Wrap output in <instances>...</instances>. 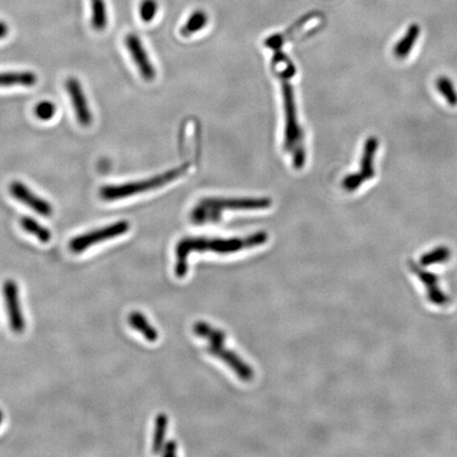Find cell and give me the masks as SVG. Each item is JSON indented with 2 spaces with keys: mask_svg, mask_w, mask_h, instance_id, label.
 Segmentation results:
<instances>
[{
  "mask_svg": "<svg viewBox=\"0 0 457 457\" xmlns=\"http://www.w3.org/2000/svg\"><path fill=\"white\" fill-rule=\"evenodd\" d=\"M272 60L274 72L282 82L280 88L285 116L284 149L292 156L294 168L301 170L306 163V149L304 132L299 122L296 95L292 84V79L296 74V67L280 49L275 50Z\"/></svg>",
  "mask_w": 457,
  "mask_h": 457,
  "instance_id": "1",
  "label": "cell"
},
{
  "mask_svg": "<svg viewBox=\"0 0 457 457\" xmlns=\"http://www.w3.org/2000/svg\"><path fill=\"white\" fill-rule=\"evenodd\" d=\"M268 234L265 231L257 232L244 238H182L176 246L175 275L182 278L186 275L189 270L188 259L192 252H211L219 254L238 252L244 249L254 248L266 244Z\"/></svg>",
  "mask_w": 457,
  "mask_h": 457,
  "instance_id": "2",
  "label": "cell"
},
{
  "mask_svg": "<svg viewBox=\"0 0 457 457\" xmlns=\"http://www.w3.org/2000/svg\"><path fill=\"white\" fill-rule=\"evenodd\" d=\"M272 200L268 197L261 198H222L209 197L201 199L191 212V220L194 224H203L220 221L224 210H265L271 207Z\"/></svg>",
  "mask_w": 457,
  "mask_h": 457,
  "instance_id": "3",
  "label": "cell"
},
{
  "mask_svg": "<svg viewBox=\"0 0 457 457\" xmlns=\"http://www.w3.org/2000/svg\"><path fill=\"white\" fill-rule=\"evenodd\" d=\"M195 334L201 338L207 339L209 341V346H207V353L216 358L224 361L228 367H231L232 371L236 374L240 380L244 382H250L254 377L253 369L243 361L236 353L226 350L224 346L226 342V334L222 330L217 329L213 326L209 325L205 322L198 321L193 326Z\"/></svg>",
  "mask_w": 457,
  "mask_h": 457,
  "instance_id": "4",
  "label": "cell"
},
{
  "mask_svg": "<svg viewBox=\"0 0 457 457\" xmlns=\"http://www.w3.org/2000/svg\"><path fill=\"white\" fill-rule=\"evenodd\" d=\"M190 164H184L179 168L166 170L164 173L154 176L149 179L139 182H128V184H116V186H105L100 190V197L105 201H116L120 199L128 198L141 193L157 190L170 182L179 179L188 172Z\"/></svg>",
  "mask_w": 457,
  "mask_h": 457,
  "instance_id": "5",
  "label": "cell"
},
{
  "mask_svg": "<svg viewBox=\"0 0 457 457\" xmlns=\"http://www.w3.org/2000/svg\"><path fill=\"white\" fill-rule=\"evenodd\" d=\"M130 226V222L126 221V220H120V221L114 222V224H108V226H103V228H97L95 231L76 236L74 240H70V250L74 253L83 252V251L87 250V249L99 244V243L106 242V240L123 236L126 232H128Z\"/></svg>",
  "mask_w": 457,
  "mask_h": 457,
  "instance_id": "6",
  "label": "cell"
},
{
  "mask_svg": "<svg viewBox=\"0 0 457 457\" xmlns=\"http://www.w3.org/2000/svg\"><path fill=\"white\" fill-rule=\"evenodd\" d=\"M4 298L11 329L15 334H22L25 330V320L20 308V290L13 280H6L4 284Z\"/></svg>",
  "mask_w": 457,
  "mask_h": 457,
  "instance_id": "7",
  "label": "cell"
},
{
  "mask_svg": "<svg viewBox=\"0 0 457 457\" xmlns=\"http://www.w3.org/2000/svg\"><path fill=\"white\" fill-rule=\"evenodd\" d=\"M125 46L132 55V61L136 64L141 76L147 82L155 80L156 69L149 60L146 50L143 47L142 41L138 35L130 33L125 37Z\"/></svg>",
  "mask_w": 457,
  "mask_h": 457,
  "instance_id": "8",
  "label": "cell"
},
{
  "mask_svg": "<svg viewBox=\"0 0 457 457\" xmlns=\"http://www.w3.org/2000/svg\"><path fill=\"white\" fill-rule=\"evenodd\" d=\"M10 192L14 198L24 203L27 207L36 212L39 215L49 217L53 213V207L49 201L37 196L26 184L20 182H13L10 184Z\"/></svg>",
  "mask_w": 457,
  "mask_h": 457,
  "instance_id": "9",
  "label": "cell"
},
{
  "mask_svg": "<svg viewBox=\"0 0 457 457\" xmlns=\"http://www.w3.org/2000/svg\"><path fill=\"white\" fill-rule=\"evenodd\" d=\"M66 89L71 100L74 112L79 123L83 126H89L93 122V114L89 108L86 95L83 90L80 81L76 78H69L66 81Z\"/></svg>",
  "mask_w": 457,
  "mask_h": 457,
  "instance_id": "10",
  "label": "cell"
},
{
  "mask_svg": "<svg viewBox=\"0 0 457 457\" xmlns=\"http://www.w3.org/2000/svg\"><path fill=\"white\" fill-rule=\"evenodd\" d=\"M410 267L412 271L421 278V282L425 284L430 302L433 303L436 306H444L450 302V299L440 289L438 278L435 274L421 269L417 264L413 263V261H410Z\"/></svg>",
  "mask_w": 457,
  "mask_h": 457,
  "instance_id": "11",
  "label": "cell"
},
{
  "mask_svg": "<svg viewBox=\"0 0 457 457\" xmlns=\"http://www.w3.org/2000/svg\"><path fill=\"white\" fill-rule=\"evenodd\" d=\"M378 146H379V141L376 137H369L365 141L360 161L361 174L364 176L365 180L375 178V157Z\"/></svg>",
  "mask_w": 457,
  "mask_h": 457,
  "instance_id": "12",
  "label": "cell"
},
{
  "mask_svg": "<svg viewBox=\"0 0 457 457\" xmlns=\"http://www.w3.org/2000/svg\"><path fill=\"white\" fill-rule=\"evenodd\" d=\"M37 83V76L32 71L0 72V87H32Z\"/></svg>",
  "mask_w": 457,
  "mask_h": 457,
  "instance_id": "13",
  "label": "cell"
},
{
  "mask_svg": "<svg viewBox=\"0 0 457 457\" xmlns=\"http://www.w3.org/2000/svg\"><path fill=\"white\" fill-rule=\"evenodd\" d=\"M419 34H421V28L418 25H411L404 36L395 45L394 55L397 59L404 60L409 56L418 39Z\"/></svg>",
  "mask_w": 457,
  "mask_h": 457,
  "instance_id": "14",
  "label": "cell"
},
{
  "mask_svg": "<svg viewBox=\"0 0 457 457\" xmlns=\"http://www.w3.org/2000/svg\"><path fill=\"white\" fill-rule=\"evenodd\" d=\"M130 326L137 332H140L149 342H156L158 340V332L154 326L149 324L146 317L140 311H132L128 317Z\"/></svg>",
  "mask_w": 457,
  "mask_h": 457,
  "instance_id": "15",
  "label": "cell"
},
{
  "mask_svg": "<svg viewBox=\"0 0 457 457\" xmlns=\"http://www.w3.org/2000/svg\"><path fill=\"white\" fill-rule=\"evenodd\" d=\"M91 26L95 31L105 30L108 24L105 0H90Z\"/></svg>",
  "mask_w": 457,
  "mask_h": 457,
  "instance_id": "16",
  "label": "cell"
},
{
  "mask_svg": "<svg viewBox=\"0 0 457 457\" xmlns=\"http://www.w3.org/2000/svg\"><path fill=\"white\" fill-rule=\"evenodd\" d=\"M20 226H22L25 231L28 232L31 236H35L39 242L49 243L50 240H51V232L33 218L24 216L20 219Z\"/></svg>",
  "mask_w": 457,
  "mask_h": 457,
  "instance_id": "17",
  "label": "cell"
},
{
  "mask_svg": "<svg viewBox=\"0 0 457 457\" xmlns=\"http://www.w3.org/2000/svg\"><path fill=\"white\" fill-rule=\"evenodd\" d=\"M207 24V15L205 12L201 11V10H197L194 13H192V15L189 18L188 22L184 25L180 33H182V36L189 37L191 35L195 34V33L200 31L201 29L205 28Z\"/></svg>",
  "mask_w": 457,
  "mask_h": 457,
  "instance_id": "18",
  "label": "cell"
},
{
  "mask_svg": "<svg viewBox=\"0 0 457 457\" xmlns=\"http://www.w3.org/2000/svg\"><path fill=\"white\" fill-rule=\"evenodd\" d=\"M436 89L439 95L446 100L448 105L452 106V107L457 106V91L451 79L446 76H439L436 80Z\"/></svg>",
  "mask_w": 457,
  "mask_h": 457,
  "instance_id": "19",
  "label": "cell"
},
{
  "mask_svg": "<svg viewBox=\"0 0 457 457\" xmlns=\"http://www.w3.org/2000/svg\"><path fill=\"white\" fill-rule=\"evenodd\" d=\"M166 428H168V416L161 413L156 418L155 434H154L153 439V452L155 454L161 452L162 449H163Z\"/></svg>",
  "mask_w": 457,
  "mask_h": 457,
  "instance_id": "20",
  "label": "cell"
},
{
  "mask_svg": "<svg viewBox=\"0 0 457 457\" xmlns=\"http://www.w3.org/2000/svg\"><path fill=\"white\" fill-rule=\"evenodd\" d=\"M451 251L446 247H438L430 252L425 253L421 259V264L423 266L435 265V264H442L450 259Z\"/></svg>",
  "mask_w": 457,
  "mask_h": 457,
  "instance_id": "21",
  "label": "cell"
},
{
  "mask_svg": "<svg viewBox=\"0 0 457 457\" xmlns=\"http://www.w3.org/2000/svg\"><path fill=\"white\" fill-rule=\"evenodd\" d=\"M35 114L41 121H49L56 112L55 104L50 101H41L35 106Z\"/></svg>",
  "mask_w": 457,
  "mask_h": 457,
  "instance_id": "22",
  "label": "cell"
},
{
  "mask_svg": "<svg viewBox=\"0 0 457 457\" xmlns=\"http://www.w3.org/2000/svg\"><path fill=\"white\" fill-rule=\"evenodd\" d=\"M158 11V4L156 0H142L140 5V18L144 22H151L155 18Z\"/></svg>",
  "mask_w": 457,
  "mask_h": 457,
  "instance_id": "23",
  "label": "cell"
},
{
  "mask_svg": "<svg viewBox=\"0 0 457 457\" xmlns=\"http://www.w3.org/2000/svg\"><path fill=\"white\" fill-rule=\"evenodd\" d=\"M365 182L364 176L361 173H353L346 176L342 182V186L348 192H355L358 190L363 182Z\"/></svg>",
  "mask_w": 457,
  "mask_h": 457,
  "instance_id": "24",
  "label": "cell"
},
{
  "mask_svg": "<svg viewBox=\"0 0 457 457\" xmlns=\"http://www.w3.org/2000/svg\"><path fill=\"white\" fill-rule=\"evenodd\" d=\"M162 450H163L162 452L163 456H175L177 454V444L175 440H170Z\"/></svg>",
  "mask_w": 457,
  "mask_h": 457,
  "instance_id": "25",
  "label": "cell"
},
{
  "mask_svg": "<svg viewBox=\"0 0 457 457\" xmlns=\"http://www.w3.org/2000/svg\"><path fill=\"white\" fill-rule=\"evenodd\" d=\"M9 33V27L5 22L0 20V39H5Z\"/></svg>",
  "mask_w": 457,
  "mask_h": 457,
  "instance_id": "26",
  "label": "cell"
},
{
  "mask_svg": "<svg viewBox=\"0 0 457 457\" xmlns=\"http://www.w3.org/2000/svg\"><path fill=\"white\" fill-rule=\"evenodd\" d=\"M3 418H4L3 412L0 411V425H1V423H3Z\"/></svg>",
  "mask_w": 457,
  "mask_h": 457,
  "instance_id": "27",
  "label": "cell"
}]
</instances>
